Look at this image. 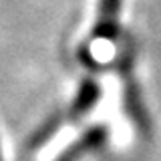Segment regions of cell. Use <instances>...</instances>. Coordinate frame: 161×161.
Here are the masks:
<instances>
[{"mask_svg":"<svg viewBox=\"0 0 161 161\" xmlns=\"http://www.w3.org/2000/svg\"><path fill=\"white\" fill-rule=\"evenodd\" d=\"M107 135H109V131H107L105 125H95V127H89L77 141H73V143H70L54 161H77L80 155H85V153H89V151H95V149H101V147H103L105 141H107Z\"/></svg>","mask_w":161,"mask_h":161,"instance_id":"1","label":"cell"},{"mask_svg":"<svg viewBox=\"0 0 161 161\" xmlns=\"http://www.w3.org/2000/svg\"><path fill=\"white\" fill-rule=\"evenodd\" d=\"M0 161H2V151H0Z\"/></svg>","mask_w":161,"mask_h":161,"instance_id":"5","label":"cell"},{"mask_svg":"<svg viewBox=\"0 0 161 161\" xmlns=\"http://www.w3.org/2000/svg\"><path fill=\"white\" fill-rule=\"evenodd\" d=\"M99 95H101L99 85L95 83L93 79H87L80 85L77 97H75L73 105H70V119H79V117H83L87 111H91L93 105L99 101Z\"/></svg>","mask_w":161,"mask_h":161,"instance_id":"3","label":"cell"},{"mask_svg":"<svg viewBox=\"0 0 161 161\" xmlns=\"http://www.w3.org/2000/svg\"><path fill=\"white\" fill-rule=\"evenodd\" d=\"M125 107H127V115H131V119L143 127L145 125V113H143V103L139 99V91L135 87L133 79L125 77Z\"/></svg>","mask_w":161,"mask_h":161,"instance_id":"4","label":"cell"},{"mask_svg":"<svg viewBox=\"0 0 161 161\" xmlns=\"http://www.w3.org/2000/svg\"><path fill=\"white\" fill-rule=\"evenodd\" d=\"M119 10L121 0H99L97 22L93 28V38L113 40L119 32Z\"/></svg>","mask_w":161,"mask_h":161,"instance_id":"2","label":"cell"}]
</instances>
